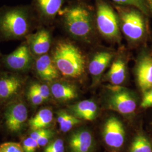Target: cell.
<instances>
[{
	"instance_id": "cell-19",
	"label": "cell",
	"mask_w": 152,
	"mask_h": 152,
	"mask_svg": "<svg viewBox=\"0 0 152 152\" xmlns=\"http://www.w3.org/2000/svg\"><path fill=\"white\" fill-rule=\"evenodd\" d=\"M21 86L20 80L10 76L0 80V98H9L15 94Z\"/></svg>"
},
{
	"instance_id": "cell-28",
	"label": "cell",
	"mask_w": 152,
	"mask_h": 152,
	"mask_svg": "<svg viewBox=\"0 0 152 152\" xmlns=\"http://www.w3.org/2000/svg\"><path fill=\"white\" fill-rule=\"evenodd\" d=\"M32 86L37 90V91L39 93V94L41 95V96L45 100H47L49 98L50 91L48 86L45 85L38 84V83L33 84Z\"/></svg>"
},
{
	"instance_id": "cell-20",
	"label": "cell",
	"mask_w": 152,
	"mask_h": 152,
	"mask_svg": "<svg viewBox=\"0 0 152 152\" xmlns=\"http://www.w3.org/2000/svg\"><path fill=\"white\" fill-rule=\"evenodd\" d=\"M53 114L49 109L40 110L36 115L29 121V125L33 130L44 129L52 122Z\"/></svg>"
},
{
	"instance_id": "cell-22",
	"label": "cell",
	"mask_w": 152,
	"mask_h": 152,
	"mask_svg": "<svg viewBox=\"0 0 152 152\" xmlns=\"http://www.w3.org/2000/svg\"><path fill=\"white\" fill-rule=\"evenodd\" d=\"M113 1L117 5L134 7L141 11L144 15H149V12L144 0H113Z\"/></svg>"
},
{
	"instance_id": "cell-24",
	"label": "cell",
	"mask_w": 152,
	"mask_h": 152,
	"mask_svg": "<svg viewBox=\"0 0 152 152\" xmlns=\"http://www.w3.org/2000/svg\"><path fill=\"white\" fill-rule=\"evenodd\" d=\"M0 152H24L23 147L18 142H6L0 145Z\"/></svg>"
},
{
	"instance_id": "cell-3",
	"label": "cell",
	"mask_w": 152,
	"mask_h": 152,
	"mask_svg": "<svg viewBox=\"0 0 152 152\" xmlns=\"http://www.w3.org/2000/svg\"><path fill=\"white\" fill-rule=\"evenodd\" d=\"M65 27L72 36L82 40L89 38L93 31L92 13L88 6L76 4L63 11Z\"/></svg>"
},
{
	"instance_id": "cell-6",
	"label": "cell",
	"mask_w": 152,
	"mask_h": 152,
	"mask_svg": "<svg viewBox=\"0 0 152 152\" xmlns=\"http://www.w3.org/2000/svg\"><path fill=\"white\" fill-rule=\"evenodd\" d=\"M108 98V107L121 114H131L136 108V100L127 89L115 85L110 88Z\"/></svg>"
},
{
	"instance_id": "cell-13",
	"label": "cell",
	"mask_w": 152,
	"mask_h": 152,
	"mask_svg": "<svg viewBox=\"0 0 152 152\" xmlns=\"http://www.w3.org/2000/svg\"><path fill=\"white\" fill-rule=\"evenodd\" d=\"M51 46V37L48 31L42 29L33 34L30 39V49L33 54H46Z\"/></svg>"
},
{
	"instance_id": "cell-7",
	"label": "cell",
	"mask_w": 152,
	"mask_h": 152,
	"mask_svg": "<svg viewBox=\"0 0 152 152\" xmlns=\"http://www.w3.org/2000/svg\"><path fill=\"white\" fill-rule=\"evenodd\" d=\"M103 137L105 143L109 147L119 148L123 145L125 131L120 120L112 117L107 121L104 127Z\"/></svg>"
},
{
	"instance_id": "cell-29",
	"label": "cell",
	"mask_w": 152,
	"mask_h": 152,
	"mask_svg": "<svg viewBox=\"0 0 152 152\" xmlns=\"http://www.w3.org/2000/svg\"><path fill=\"white\" fill-rule=\"evenodd\" d=\"M141 107L143 108L152 107V88L144 93Z\"/></svg>"
},
{
	"instance_id": "cell-12",
	"label": "cell",
	"mask_w": 152,
	"mask_h": 152,
	"mask_svg": "<svg viewBox=\"0 0 152 152\" xmlns=\"http://www.w3.org/2000/svg\"><path fill=\"white\" fill-rule=\"evenodd\" d=\"M92 145L93 138L88 131H77L70 137L69 145L72 152H90Z\"/></svg>"
},
{
	"instance_id": "cell-8",
	"label": "cell",
	"mask_w": 152,
	"mask_h": 152,
	"mask_svg": "<svg viewBox=\"0 0 152 152\" xmlns=\"http://www.w3.org/2000/svg\"><path fill=\"white\" fill-rule=\"evenodd\" d=\"M27 117V109L25 105L23 103L12 105L6 112V125L7 129L11 132L20 130Z\"/></svg>"
},
{
	"instance_id": "cell-5",
	"label": "cell",
	"mask_w": 152,
	"mask_h": 152,
	"mask_svg": "<svg viewBox=\"0 0 152 152\" xmlns=\"http://www.w3.org/2000/svg\"><path fill=\"white\" fill-rule=\"evenodd\" d=\"M98 30L104 37L113 41L121 38L120 21L117 11L104 0L96 1Z\"/></svg>"
},
{
	"instance_id": "cell-16",
	"label": "cell",
	"mask_w": 152,
	"mask_h": 152,
	"mask_svg": "<svg viewBox=\"0 0 152 152\" xmlns=\"http://www.w3.org/2000/svg\"><path fill=\"white\" fill-rule=\"evenodd\" d=\"M36 9L44 18H54L60 11L63 0H33Z\"/></svg>"
},
{
	"instance_id": "cell-21",
	"label": "cell",
	"mask_w": 152,
	"mask_h": 152,
	"mask_svg": "<svg viewBox=\"0 0 152 152\" xmlns=\"http://www.w3.org/2000/svg\"><path fill=\"white\" fill-rule=\"evenodd\" d=\"M130 152H152V145L145 136L139 135L132 143Z\"/></svg>"
},
{
	"instance_id": "cell-25",
	"label": "cell",
	"mask_w": 152,
	"mask_h": 152,
	"mask_svg": "<svg viewBox=\"0 0 152 152\" xmlns=\"http://www.w3.org/2000/svg\"><path fill=\"white\" fill-rule=\"evenodd\" d=\"M28 98L34 105H39L45 101L43 98L32 85L29 88L28 92Z\"/></svg>"
},
{
	"instance_id": "cell-9",
	"label": "cell",
	"mask_w": 152,
	"mask_h": 152,
	"mask_svg": "<svg viewBox=\"0 0 152 152\" xmlns=\"http://www.w3.org/2000/svg\"><path fill=\"white\" fill-rule=\"evenodd\" d=\"M137 82L142 92L152 88V57L144 56L139 61L136 68Z\"/></svg>"
},
{
	"instance_id": "cell-26",
	"label": "cell",
	"mask_w": 152,
	"mask_h": 152,
	"mask_svg": "<svg viewBox=\"0 0 152 152\" xmlns=\"http://www.w3.org/2000/svg\"><path fill=\"white\" fill-rule=\"evenodd\" d=\"M44 152H64V142L61 139H57L49 144Z\"/></svg>"
},
{
	"instance_id": "cell-18",
	"label": "cell",
	"mask_w": 152,
	"mask_h": 152,
	"mask_svg": "<svg viewBox=\"0 0 152 152\" xmlns=\"http://www.w3.org/2000/svg\"><path fill=\"white\" fill-rule=\"evenodd\" d=\"M51 92L55 99L61 101L69 100L77 96L76 88L65 83H55L51 87Z\"/></svg>"
},
{
	"instance_id": "cell-4",
	"label": "cell",
	"mask_w": 152,
	"mask_h": 152,
	"mask_svg": "<svg viewBox=\"0 0 152 152\" xmlns=\"http://www.w3.org/2000/svg\"><path fill=\"white\" fill-rule=\"evenodd\" d=\"M120 28L126 37L131 41L141 39L145 32V23L141 11L135 7L115 5Z\"/></svg>"
},
{
	"instance_id": "cell-14",
	"label": "cell",
	"mask_w": 152,
	"mask_h": 152,
	"mask_svg": "<svg viewBox=\"0 0 152 152\" xmlns=\"http://www.w3.org/2000/svg\"><path fill=\"white\" fill-rule=\"evenodd\" d=\"M113 58V54L110 52L102 51L95 55L88 65V71L91 76L95 78L102 76Z\"/></svg>"
},
{
	"instance_id": "cell-1",
	"label": "cell",
	"mask_w": 152,
	"mask_h": 152,
	"mask_svg": "<svg viewBox=\"0 0 152 152\" xmlns=\"http://www.w3.org/2000/svg\"><path fill=\"white\" fill-rule=\"evenodd\" d=\"M52 59L63 76L78 78L85 71V59L80 50L67 41H61L55 47Z\"/></svg>"
},
{
	"instance_id": "cell-27",
	"label": "cell",
	"mask_w": 152,
	"mask_h": 152,
	"mask_svg": "<svg viewBox=\"0 0 152 152\" xmlns=\"http://www.w3.org/2000/svg\"><path fill=\"white\" fill-rule=\"evenodd\" d=\"M23 147L24 152H34L38 147L37 141L29 137L25 139L23 143Z\"/></svg>"
},
{
	"instance_id": "cell-31",
	"label": "cell",
	"mask_w": 152,
	"mask_h": 152,
	"mask_svg": "<svg viewBox=\"0 0 152 152\" xmlns=\"http://www.w3.org/2000/svg\"><path fill=\"white\" fill-rule=\"evenodd\" d=\"M50 130L45 129H41L34 130L32 132L30 135V137H31L32 139L37 140L39 137L43 136L45 134H46Z\"/></svg>"
},
{
	"instance_id": "cell-30",
	"label": "cell",
	"mask_w": 152,
	"mask_h": 152,
	"mask_svg": "<svg viewBox=\"0 0 152 152\" xmlns=\"http://www.w3.org/2000/svg\"><path fill=\"white\" fill-rule=\"evenodd\" d=\"M53 133L52 132V131L49 130L46 134L38 139L37 141L38 143V147H43L46 145L48 143L50 138L53 136Z\"/></svg>"
},
{
	"instance_id": "cell-17",
	"label": "cell",
	"mask_w": 152,
	"mask_h": 152,
	"mask_svg": "<svg viewBox=\"0 0 152 152\" xmlns=\"http://www.w3.org/2000/svg\"><path fill=\"white\" fill-rule=\"evenodd\" d=\"M126 65L124 60L121 58H117L112 63L107 73L109 81L112 85H120L126 78Z\"/></svg>"
},
{
	"instance_id": "cell-11",
	"label": "cell",
	"mask_w": 152,
	"mask_h": 152,
	"mask_svg": "<svg viewBox=\"0 0 152 152\" xmlns=\"http://www.w3.org/2000/svg\"><path fill=\"white\" fill-rule=\"evenodd\" d=\"M36 69L38 76L45 81H53L59 76V72L48 55L39 56L36 63Z\"/></svg>"
},
{
	"instance_id": "cell-10",
	"label": "cell",
	"mask_w": 152,
	"mask_h": 152,
	"mask_svg": "<svg viewBox=\"0 0 152 152\" xmlns=\"http://www.w3.org/2000/svg\"><path fill=\"white\" fill-rule=\"evenodd\" d=\"M32 61L30 49L26 45H22L7 56L6 63L12 69L22 71L27 69Z\"/></svg>"
},
{
	"instance_id": "cell-23",
	"label": "cell",
	"mask_w": 152,
	"mask_h": 152,
	"mask_svg": "<svg viewBox=\"0 0 152 152\" xmlns=\"http://www.w3.org/2000/svg\"><path fill=\"white\" fill-rule=\"evenodd\" d=\"M80 122L81 121L76 116L67 113L64 120L59 124L60 130L64 132H66L70 130L73 126L79 124Z\"/></svg>"
},
{
	"instance_id": "cell-15",
	"label": "cell",
	"mask_w": 152,
	"mask_h": 152,
	"mask_svg": "<svg viewBox=\"0 0 152 152\" xmlns=\"http://www.w3.org/2000/svg\"><path fill=\"white\" fill-rule=\"evenodd\" d=\"M71 110L78 118L92 121L97 114L98 107L92 100H85L72 105Z\"/></svg>"
},
{
	"instance_id": "cell-2",
	"label": "cell",
	"mask_w": 152,
	"mask_h": 152,
	"mask_svg": "<svg viewBox=\"0 0 152 152\" xmlns=\"http://www.w3.org/2000/svg\"><path fill=\"white\" fill-rule=\"evenodd\" d=\"M31 13L26 6L7 7L0 11V33L6 38H18L27 34Z\"/></svg>"
},
{
	"instance_id": "cell-32",
	"label": "cell",
	"mask_w": 152,
	"mask_h": 152,
	"mask_svg": "<svg viewBox=\"0 0 152 152\" xmlns=\"http://www.w3.org/2000/svg\"><path fill=\"white\" fill-rule=\"evenodd\" d=\"M147 8L148 9V11L149 12L152 13V0H144Z\"/></svg>"
}]
</instances>
